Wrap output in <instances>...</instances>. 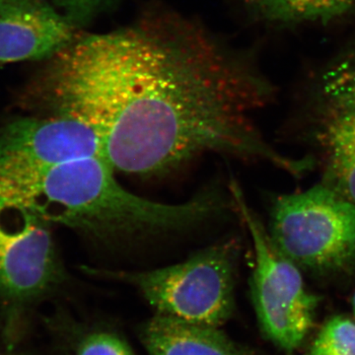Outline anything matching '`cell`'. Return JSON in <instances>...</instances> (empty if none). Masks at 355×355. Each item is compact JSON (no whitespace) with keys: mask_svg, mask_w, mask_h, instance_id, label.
I'll use <instances>...</instances> for the list:
<instances>
[{"mask_svg":"<svg viewBox=\"0 0 355 355\" xmlns=\"http://www.w3.org/2000/svg\"><path fill=\"white\" fill-rule=\"evenodd\" d=\"M62 277L51 224L20 205L0 202V297L34 300Z\"/></svg>","mask_w":355,"mask_h":355,"instance_id":"obj_6","label":"cell"},{"mask_svg":"<svg viewBox=\"0 0 355 355\" xmlns=\"http://www.w3.org/2000/svg\"><path fill=\"white\" fill-rule=\"evenodd\" d=\"M314 137L323 183L355 203V69L338 72L324 83Z\"/></svg>","mask_w":355,"mask_h":355,"instance_id":"obj_8","label":"cell"},{"mask_svg":"<svg viewBox=\"0 0 355 355\" xmlns=\"http://www.w3.org/2000/svg\"><path fill=\"white\" fill-rule=\"evenodd\" d=\"M239 254V243L228 238L176 265L140 272L103 268L96 273L135 287L158 315L220 328L234 313Z\"/></svg>","mask_w":355,"mask_h":355,"instance_id":"obj_3","label":"cell"},{"mask_svg":"<svg viewBox=\"0 0 355 355\" xmlns=\"http://www.w3.org/2000/svg\"><path fill=\"white\" fill-rule=\"evenodd\" d=\"M26 97L43 114L91 123L105 160L125 174L159 176L205 153L297 169L254 123L268 84L173 17L77 36L46 60Z\"/></svg>","mask_w":355,"mask_h":355,"instance_id":"obj_1","label":"cell"},{"mask_svg":"<svg viewBox=\"0 0 355 355\" xmlns=\"http://www.w3.org/2000/svg\"><path fill=\"white\" fill-rule=\"evenodd\" d=\"M91 157L104 158L101 137L78 116L42 114L0 128V176Z\"/></svg>","mask_w":355,"mask_h":355,"instance_id":"obj_7","label":"cell"},{"mask_svg":"<svg viewBox=\"0 0 355 355\" xmlns=\"http://www.w3.org/2000/svg\"><path fill=\"white\" fill-rule=\"evenodd\" d=\"M352 303H354V316H355V294L354 296V300H352Z\"/></svg>","mask_w":355,"mask_h":355,"instance_id":"obj_15","label":"cell"},{"mask_svg":"<svg viewBox=\"0 0 355 355\" xmlns=\"http://www.w3.org/2000/svg\"><path fill=\"white\" fill-rule=\"evenodd\" d=\"M0 202L100 240L181 232L232 207L231 198L214 189L178 205L139 197L116 181L102 157L0 176Z\"/></svg>","mask_w":355,"mask_h":355,"instance_id":"obj_2","label":"cell"},{"mask_svg":"<svg viewBox=\"0 0 355 355\" xmlns=\"http://www.w3.org/2000/svg\"><path fill=\"white\" fill-rule=\"evenodd\" d=\"M76 30L48 0H0V64L48 60Z\"/></svg>","mask_w":355,"mask_h":355,"instance_id":"obj_9","label":"cell"},{"mask_svg":"<svg viewBox=\"0 0 355 355\" xmlns=\"http://www.w3.org/2000/svg\"><path fill=\"white\" fill-rule=\"evenodd\" d=\"M139 338L149 355H263L220 328L158 314L142 324Z\"/></svg>","mask_w":355,"mask_h":355,"instance_id":"obj_10","label":"cell"},{"mask_svg":"<svg viewBox=\"0 0 355 355\" xmlns=\"http://www.w3.org/2000/svg\"><path fill=\"white\" fill-rule=\"evenodd\" d=\"M268 231L300 270L330 277L355 270V203L324 183L275 198Z\"/></svg>","mask_w":355,"mask_h":355,"instance_id":"obj_4","label":"cell"},{"mask_svg":"<svg viewBox=\"0 0 355 355\" xmlns=\"http://www.w3.org/2000/svg\"><path fill=\"white\" fill-rule=\"evenodd\" d=\"M0 355H3V354H0Z\"/></svg>","mask_w":355,"mask_h":355,"instance_id":"obj_16","label":"cell"},{"mask_svg":"<svg viewBox=\"0 0 355 355\" xmlns=\"http://www.w3.org/2000/svg\"><path fill=\"white\" fill-rule=\"evenodd\" d=\"M229 190L253 245L251 292L261 333L275 347L292 354L314 328L319 298L308 291L300 268L275 246L237 182L231 181Z\"/></svg>","mask_w":355,"mask_h":355,"instance_id":"obj_5","label":"cell"},{"mask_svg":"<svg viewBox=\"0 0 355 355\" xmlns=\"http://www.w3.org/2000/svg\"><path fill=\"white\" fill-rule=\"evenodd\" d=\"M307 355H355V322L345 316L331 318L322 327Z\"/></svg>","mask_w":355,"mask_h":355,"instance_id":"obj_12","label":"cell"},{"mask_svg":"<svg viewBox=\"0 0 355 355\" xmlns=\"http://www.w3.org/2000/svg\"><path fill=\"white\" fill-rule=\"evenodd\" d=\"M76 355H135L125 340L111 331H95L83 338Z\"/></svg>","mask_w":355,"mask_h":355,"instance_id":"obj_13","label":"cell"},{"mask_svg":"<svg viewBox=\"0 0 355 355\" xmlns=\"http://www.w3.org/2000/svg\"><path fill=\"white\" fill-rule=\"evenodd\" d=\"M261 17L270 22L292 24L329 22L354 7L355 0H250Z\"/></svg>","mask_w":355,"mask_h":355,"instance_id":"obj_11","label":"cell"},{"mask_svg":"<svg viewBox=\"0 0 355 355\" xmlns=\"http://www.w3.org/2000/svg\"><path fill=\"white\" fill-rule=\"evenodd\" d=\"M76 26L84 24L116 0H48Z\"/></svg>","mask_w":355,"mask_h":355,"instance_id":"obj_14","label":"cell"}]
</instances>
